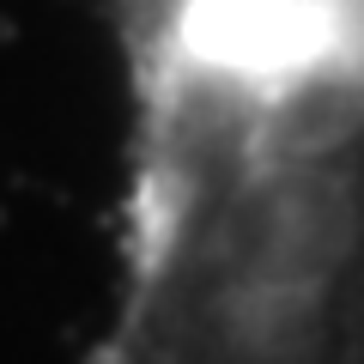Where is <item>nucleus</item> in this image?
I'll return each mask as SVG.
<instances>
[{"instance_id": "1", "label": "nucleus", "mask_w": 364, "mask_h": 364, "mask_svg": "<svg viewBox=\"0 0 364 364\" xmlns=\"http://www.w3.org/2000/svg\"><path fill=\"white\" fill-rule=\"evenodd\" d=\"M116 291L79 364H364V0H116Z\"/></svg>"}]
</instances>
